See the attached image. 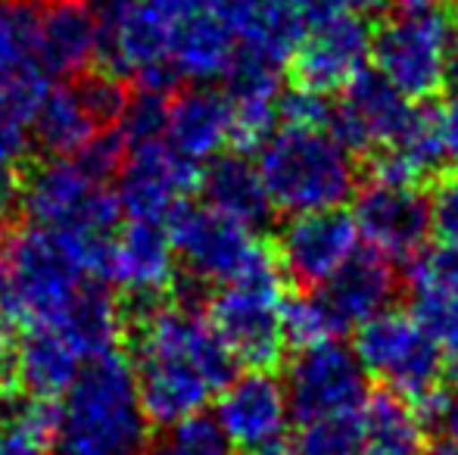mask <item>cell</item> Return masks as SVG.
Returning a JSON list of instances; mask_svg holds the SVG:
<instances>
[{
  "instance_id": "obj_9",
  "label": "cell",
  "mask_w": 458,
  "mask_h": 455,
  "mask_svg": "<svg viewBox=\"0 0 458 455\" xmlns=\"http://www.w3.org/2000/svg\"><path fill=\"white\" fill-rule=\"evenodd\" d=\"M290 418L296 425L327 418L340 412H359L368 400V371L352 350L327 341L296 350L284 377Z\"/></svg>"
},
{
  "instance_id": "obj_23",
  "label": "cell",
  "mask_w": 458,
  "mask_h": 455,
  "mask_svg": "<svg viewBox=\"0 0 458 455\" xmlns=\"http://www.w3.org/2000/svg\"><path fill=\"white\" fill-rule=\"evenodd\" d=\"M85 358L56 324L22 328L16 346V387L41 400H60L79 377Z\"/></svg>"
},
{
  "instance_id": "obj_29",
  "label": "cell",
  "mask_w": 458,
  "mask_h": 455,
  "mask_svg": "<svg viewBox=\"0 0 458 455\" xmlns=\"http://www.w3.org/2000/svg\"><path fill=\"white\" fill-rule=\"evenodd\" d=\"M284 63L259 54L253 47H237L225 69V94L231 104H247V100H277L284 81Z\"/></svg>"
},
{
  "instance_id": "obj_46",
  "label": "cell",
  "mask_w": 458,
  "mask_h": 455,
  "mask_svg": "<svg viewBox=\"0 0 458 455\" xmlns=\"http://www.w3.org/2000/svg\"><path fill=\"white\" fill-rule=\"evenodd\" d=\"M393 6H396V13H424L443 6V0H393Z\"/></svg>"
},
{
  "instance_id": "obj_24",
  "label": "cell",
  "mask_w": 458,
  "mask_h": 455,
  "mask_svg": "<svg viewBox=\"0 0 458 455\" xmlns=\"http://www.w3.org/2000/svg\"><path fill=\"white\" fill-rule=\"evenodd\" d=\"M56 328L69 337L85 362L119 350V343L125 341V312L122 299H115L113 284L97 278L81 281L75 297L56 318Z\"/></svg>"
},
{
  "instance_id": "obj_36",
  "label": "cell",
  "mask_w": 458,
  "mask_h": 455,
  "mask_svg": "<svg viewBox=\"0 0 458 455\" xmlns=\"http://www.w3.org/2000/svg\"><path fill=\"white\" fill-rule=\"evenodd\" d=\"M234 106L231 119V147L237 153H259V147L277 131V100H247Z\"/></svg>"
},
{
  "instance_id": "obj_11",
  "label": "cell",
  "mask_w": 458,
  "mask_h": 455,
  "mask_svg": "<svg viewBox=\"0 0 458 455\" xmlns=\"http://www.w3.org/2000/svg\"><path fill=\"white\" fill-rule=\"evenodd\" d=\"M359 249L356 219L344 209L296 213L277 234L281 272L302 291H318Z\"/></svg>"
},
{
  "instance_id": "obj_48",
  "label": "cell",
  "mask_w": 458,
  "mask_h": 455,
  "mask_svg": "<svg viewBox=\"0 0 458 455\" xmlns=\"http://www.w3.org/2000/svg\"><path fill=\"white\" fill-rule=\"evenodd\" d=\"M421 455H458V450L449 440H440V443H434V446H428V450H421Z\"/></svg>"
},
{
  "instance_id": "obj_19",
  "label": "cell",
  "mask_w": 458,
  "mask_h": 455,
  "mask_svg": "<svg viewBox=\"0 0 458 455\" xmlns=\"http://www.w3.org/2000/svg\"><path fill=\"white\" fill-rule=\"evenodd\" d=\"M231 119L234 106L225 91L206 85L175 91L169 97L163 140L191 163H209L231 144Z\"/></svg>"
},
{
  "instance_id": "obj_25",
  "label": "cell",
  "mask_w": 458,
  "mask_h": 455,
  "mask_svg": "<svg viewBox=\"0 0 458 455\" xmlns=\"http://www.w3.org/2000/svg\"><path fill=\"white\" fill-rule=\"evenodd\" d=\"M234 50L237 47L231 31L212 16L206 4L182 16L172 29L169 60L182 72L184 81L206 85L212 79H222Z\"/></svg>"
},
{
  "instance_id": "obj_42",
  "label": "cell",
  "mask_w": 458,
  "mask_h": 455,
  "mask_svg": "<svg viewBox=\"0 0 458 455\" xmlns=\"http://www.w3.org/2000/svg\"><path fill=\"white\" fill-rule=\"evenodd\" d=\"M443 115V140H446V153L449 159L458 163V91L449 97V104L440 110Z\"/></svg>"
},
{
  "instance_id": "obj_12",
  "label": "cell",
  "mask_w": 458,
  "mask_h": 455,
  "mask_svg": "<svg viewBox=\"0 0 458 455\" xmlns=\"http://www.w3.org/2000/svg\"><path fill=\"white\" fill-rule=\"evenodd\" d=\"M371 35L365 16L337 13L309 25L300 47L290 56V79L302 91H344L371 56Z\"/></svg>"
},
{
  "instance_id": "obj_20",
  "label": "cell",
  "mask_w": 458,
  "mask_h": 455,
  "mask_svg": "<svg viewBox=\"0 0 458 455\" xmlns=\"http://www.w3.org/2000/svg\"><path fill=\"white\" fill-rule=\"evenodd\" d=\"M206 6L241 47L268 54L284 66L309 29L293 0H206Z\"/></svg>"
},
{
  "instance_id": "obj_30",
  "label": "cell",
  "mask_w": 458,
  "mask_h": 455,
  "mask_svg": "<svg viewBox=\"0 0 458 455\" xmlns=\"http://www.w3.org/2000/svg\"><path fill=\"white\" fill-rule=\"evenodd\" d=\"M411 318L443 352L458 346V281L411 287Z\"/></svg>"
},
{
  "instance_id": "obj_27",
  "label": "cell",
  "mask_w": 458,
  "mask_h": 455,
  "mask_svg": "<svg viewBox=\"0 0 458 455\" xmlns=\"http://www.w3.org/2000/svg\"><path fill=\"white\" fill-rule=\"evenodd\" d=\"M424 427L409 400L380 387L362 406V455H421Z\"/></svg>"
},
{
  "instance_id": "obj_3",
  "label": "cell",
  "mask_w": 458,
  "mask_h": 455,
  "mask_svg": "<svg viewBox=\"0 0 458 455\" xmlns=\"http://www.w3.org/2000/svg\"><path fill=\"white\" fill-rule=\"evenodd\" d=\"M262 184L281 213L340 209L356 194V156L325 128L281 125L259 147Z\"/></svg>"
},
{
  "instance_id": "obj_32",
  "label": "cell",
  "mask_w": 458,
  "mask_h": 455,
  "mask_svg": "<svg viewBox=\"0 0 458 455\" xmlns=\"http://www.w3.org/2000/svg\"><path fill=\"white\" fill-rule=\"evenodd\" d=\"M35 10L38 0H0V85L35 66L31 60Z\"/></svg>"
},
{
  "instance_id": "obj_49",
  "label": "cell",
  "mask_w": 458,
  "mask_h": 455,
  "mask_svg": "<svg viewBox=\"0 0 458 455\" xmlns=\"http://www.w3.org/2000/svg\"><path fill=\"white\" fill-rule=\"evenodd\" d=\"M4 219H6V209H0V237H4Z\"/></svg>"
},
{
  "instance_id": "obj_31",
  "label": "cell",
  "mask_w": 458,
  "mask_h": 455,
  "mask_svg": "<svg viewBox=\"0 0 458 455\" xmlns=\"http://www.w3.org/2000/svg\"><path fill=\"white\" fill-rule=\"evenodd\" d=\"M144 455H234V446L228 443L216 418L199 412L169 427H159Z\"/></svg>"
},
{
  "instance_id": "obj_5",
  "label": "cell",
  "mask_w": 458,
  "mask_h": 455,
  "mask_svg": "<svg viewBox=\"0 0 458 455\" xmlns=\"http://www.w3.org/2000/svg\"><path fill=\"white\" fill-rule=\"evenodd\" d=\"M284 299H287V287H284L281 262L268 249L247 272L218 287L206 306V316L237 362L275 371L287 350L281 331Z\"/></svg>"
},
{
  "instance_id": "obj_28",
  "label": "cell",
  "mask_w": 458,
  "mask_h": 455,
  "mask_svg": "<svg viewBox=\"0 0 458 455\" xmlns=\"http://www.w3.org/2000/svg\"><path fill=\"white\" fill-rule=\"evenodd\" d=\"M281 331H284V343L287 346H293V350H309V346L340 341V334H344L346 328L321 293L306 291V293H296V297L284 299Z\"/></svg>"
},
{
  "instance_id": "obj_41",
  "label": "cell",
  "mask_w": 458,
  "mask_h": 455,
  "mask_svg": "<svg viewBox=\"0 0 458 455\" xmlns=\"http://www.w3.org/2000/svg\"><path fill=\"white\" fill-rule=\"evenodd\" d=\"M16 346H19L16 324L0 316V390L16 387Z\"/></svg>"
},
{
  "instance_id": "obj_21",
  "label": "cell",
  "mask_w": 458,
  "mask_h": 455,
  "mask_svg": "<svg viewBox=\"0 0 458 455\" xmlns=\"http://www.w3.org/2000/svg\"><path fill=\"white\" fill-rule=\"evenodd\" d=\"M396 287L399 274L393 268V259H386L377 249L365 247L356 249L344 262V268L318 293L337 312L344 328H352V324H362L377 316V312H384L393 303V297H396Z\"/></svg>"
},
{
  "instance_id": "obj_26",
  "label": "cell",
  "mask_w": 458,
  "mask_h": 455,
  "mask_svg": "<svg viewBox=\"0 0 458 455\" xmlns=\"http://www.w3.org/2000/svg\"><path fill=\"white\" fill-rule=\"evenodd\" d=\"M29 131L47 156H75L103 128L85 110L75 85H47Z\"/></svg>"
},
{
  "instance_id": "obj_40",
  "label": "cell",
  "mask_w": 458,
  "mask_h": 455,
  "mask_svg": "<svg viewBox=\"0 0 458 455\" xmlns=\"http://www.w3.org/2000/svg\"><path fill=\"white\" fill-rule=\"evenodd\" d=\"M0 455H47V440L22 425H0Z\"/></svg>"
},
{
  "instance_id": "obj_4",
  "label": "cell",
  "mask_w": 458,
  "mask_h": 455,
  "mask_svg": "<svg viewBox=\"0 0 458 455\" xmlns=\"http://www.w3.org/2000/svg\"><path fill=\"white\" fill-rule=\"evenodd\" d=\"M85 278L72 249L50 231L25 225L0 237V316L16 328L56 324Z\"/></svg>"
},
{
  "instance_id": "obj_44",
  "label": "cell",
  "mask_w": 458,
  "mask_h": 455,
  "mask_svg": "<svg viewBox=\"0 0 458 455\" xmlns=\"http://www.w3.org/2000/svg\"><path fill=\"white\" fill-rule=\"evenodd\" d=\"M440 381L446 383V387L458 390V346H455V350H446V352H443Z\"/></svg>"
},
{
  "instance_id": "obj_35",
  "label": "cell",
  "mask_w": 458,
  "mask_h": 455,
  "mask_svg": "<svg viewBox=\"0 0 458 455\" xmlns=\"http://www.w3.org/2000/svg\"><path fill=\"white\" fill-rule=\"evenodd\" d=\"M165 119H169V97L138 91L131 94L122 119L115 122V131L122 134L125 147L150 144V140L165 138Z\"/></svg>"
},
{
  "instance_id": "obj_18",
  "label": "cell",
  "mask_w": 458,
  "mask_h": 455,
  "mask_svg": "<svg viewBox=\"0 0 458 455\" xmlns=\"http://www.w3.org/2000/svg\"><path fill=\"white\" fill-rule=\"evenodd\" d=\"M446 140H443V115L434 104H415L403 131L386 147L371 153V181L377 184H418L446 165Z\"/></svg>"
},
{
  "instance_id": "obj_14",
  "label": "cell",
  "mask_w": 458,
  "mask_h": 455,
  "mask_svg": "<svg viewBox=\"0 0 458 455\" xmlns=\"http://www.w3.org/2000/svg\"><path fill=\"white\" fill-rule=\"evenodd\" d=\"M352 219H356L359 237L368 247L384 253L393 262H409L428 243L430 231H434L430 200L418 184L371 181L356 197Z\"/></svg>"
},
{
  "instance_id": "obj_10",
  "label": "cell",
  "mask_w": 458,
  "mask_h": 455,
  "mask_svg": "<svg viewBox=\"0 0 458 455\" xmlns=\"http://www.w3.org/2000/svg\"><path fill=\"white\" fill-rule=\"evenodd\" d=\"M203 165L178 156L165 140L128 147L119 169V197L122 215L140 222H163L187 200L191 190L199 184Z\"/></svg>"
},
{
  "instance_id": "obj_39",
  "label": "cell",
  "mask_w": 458,
  "mask_h": 455,
  "mask_svg": "<svg viewBox=\"0 0 458 455\" xmlns=\"http://www.w3.org/2000/svg\"><path fill=\"white\" fill-rule=\"evenodd\" d=\"M300 16L306 19V25H315L327 16L337 13H359V16H371V13H384L386 6H393V0H293Z\"/></svg>"
},
{
  "instance_id": "obj_37",
  "label": "cell",
  "mask_w": 458,
  "mask_h": 455,
  "mask_svg": "<svg viewBox=\"0 0 458 455\" xmlns=\"http://www.w3.org/2000/svg\"><path fill=\"white\" fill-rule=\"evenodd\" d=\"M331 100L327 94L302 91L293 88L290 94L277 97V115L284 119V125H300V128H325L331 119Z\"/></svg>"
},
{
  "instance_id": "obj_2",
  "label": "cell",
  "mask_w": 458,
  "mask_h": 455,
  "mask_svg": "<svg viewBox=\"0 0 458 455\" xmlns=\"http://www.w3.org/2000/svg\"><path fill=\"white\" fill-rule=\"evenodd\" d=\"M150 418L140 406L131 358L119 350L81 365L56 400L47 455H144Z\"/></svg>"
},
{
  "instance_id": "obj_13",
  "label": "cell",
  "mask_w": 458,
  "mask_h": 455,
  "mask_svg": "<svg viewBox=\"0 0 458 455\" xmlns=\"http://www.w3.org/2000/svg\"><path fill=\"white\" fill-rule=\"evenodd\" d=\"M415 100H409L396 85L384 79L377 69H362L344 88L340 104L331 106L325 131L346 147L352 156L386 147L409 122Z\"/></svg>"
},
{
  "instance_id": "obj_33",
  "label": "cell",
  "mask_w": 458,
  "mask_h": 455,
  "mask_svg": "<svg viewBox=\"0 0 458 455\" xmlns=\"http://www.w3.org/2000/svg\"><path fill=\"white\" fill-rule=\"evenodd\" d=\"M293 450L296 455H362V409L300 425Z\"/></svg>"
},
{
  "instance_id": "obj_38",
  "label": "cell",
  "mask_w": 458,
  "mask_h": 455,
  "mask_svg": "<svg viewBox=\"0 0 458 455\" xmlns=\"http://www.w3.org/2000/svg\"><path fill=\"white\" fill-rule=\"evenodd\" d=\"M430 219H434V234L440 237V243L458 249V172H446L434 184Z\"/></svg>"
},
{
  "instance_id": "obj_17",
  "label": "cell",
  "mask_w": 458,
  "mask_h": 455,
  "mask_svg": "<svg viewBox=\"0 0 458 455\" xmlns=\"http://www.w3.org/2000/svg\"><path fill=\"white\" fill-rule=\"evenodd\" d=\"M175 259L163 222L131 219L113 240L106 284L122 287L128 299H165L178 281Z\"/></svg>"
},
{
  "instance_id": "obj_16",
  "label": "cell",
  "mask_w": 458,
  "mask_h": 455,
  "mask_svg": "<svg viewBox=\"0 0 458 455\" xmlns=\"http://www.w3.org/2000/svg\"><path fill=\"white\" fill-rule=\"evenodd\" d=\"M216 421L234 452L250 455L272 440H281L290 421L287 390L275 371L250 368L218 393Z\"/></svg>"
},
{
  "instance_id": "obj_22",
  "label": "cell",
  "mask_w": 458,
  "mask_h": 455,
  "mask_svg": "<svg viewBox=\"0 0 458 455\" xmlns=\"http://www.w3.org/2000/svg\"><path fill=\"white\" fill-rule=\"evenodd\" d=\"M199 190L206 197V206L231 215L241 225L259 231L272 222V200L262 184L256 163H250L247 153H218L199 169Z\"/></svg>"
},
{
  "instance_id": "obj_43",
  "label": "cell",
  "mask_w": 458,
  "mask_h": 455,
  "mask_svg": "<svg viewBox=\"0 0 458 455\" xmlns=\"http://www.w3.org/2000/svg\"><path fill=\"white\" fill-rule=\"evenodd\" d=\"M446 85L458 91V19L453 25V35H449V47H446Z\"/></svg>"
},
{
  "instance_id": "obj_1",
  "label": "cell",
  "mask_w": 458,
  "mask_h": 455,
  "mask_svg": "<svg viewBox=\"0 0 458 455\" xmlns=\"http://www.w3.org/2000/svg\"><path fill=\"white\" fill-rule=\"evenodd\" d=\"M125 341L150 425L169 427L199 415L237 377V358L203 306L172 299L122 303Z\"/></svg>"
},
{
  "instance_id": "obj_34",
  "label": "cell",
  "mask_w": 458,
  "mask_h": 455,
  "mask_svg": "<svg viewBox=\"0 0 458 455\" xmlns=\"http://www.w3.org/2000/svg\"><path fill=\"white\" fill-rule=\"evenodd\" d=\"M72 85H75V91H79L85 110L91 113V119L100 128H113L115 122L122 119V113H125L128 100H131V88H128L125 75L109 72V69H103V66L88 69Z\"/></svg>"
},
{
  "instance_id": "obj_7",
  "label": "cell",
  "mask_w": 458,
  "mask_h": 455,
  "mask_svg": "<svg viewBox=\"0 0 458 455\" xmlns=\"http://www.w3.org/2000/svg\"><path fill=\"white\" fill-rule=\"evenodd\" d=\"M165 231L193 284H228L268 253L253 228L187 200L165 219Z\"/></svg>"
},
{
  "instance_id": "obj_6",
  "label": "cell",
  "mask_w": 458,
  "mask_h": 455,
  "mask_svg": "<svg viewBox=\"0 0 458 455\" xmlns=\"http://www.w3.org/2000/svg\"><path fill=\"white\" fill-rule=\"evenodd\" d=\"M455 16L446 6L424 13H396L371 35L377 72L409 100H434L446 85V47Z\"/></svg>"
},
{
  "instance_id": "obj_8",
  "label": "cell",
  "mask_w": 458,
  "mask_h": 455,
  "mask_svg": "<svg viewBox=\"0 0 458 455\" xmlns=\"http://www.w3.org/2000/svg\"><path fill=\"white\" fill-rule=\"evenodd\" d=\"M352 352L368 375L405 400L440 383L443 350L424 334L409 312L384 309L362 322Z\"/></svg>"
},
{
  "instance_id": "obj_47",
  "label": "cell",
  "mask_w": 458,
  "mask_h": 455,
  "mask_svg": "<svg viewBox=\"0 0 458 455\" xmlns=\"http://www.w3.org/2000/svg\"><path fill=\"white\" fill-rule=\"evenodd\" d=\"M250 455H296V450H293V440L281 437V440H272V443H266L262 450H256Z\"/></svg>"
},
{
  "instance_id": "obj_50",
  "label": "cell",
  "mask_w": 458,
  "mask_h": 455,
  "mask_svg": "<svg viewBox=\"0 0 458 455\" xmlns=\"http://www.w3.org/2000/svg\"><path fill=\"white\" fill-rule=\"evenodd\" d=\"M453 4H458V0H453Z\"/></svg>"
},
{
  "instance_id": "obj_15",
  "label": "cell",
  "mask_w": 458,
  "mask_h": 455,
  "mask_svg": "<svg viewBox=\"0 0 458 455\" xmlns=\"http://www.w3.org/2000/svg\"><path fill=\"white\" fill-rule=\"evenodd\" d=\"M100 29L91 0H38L31 60L47 81L79 79L97 66Z\"/></svg>"
},
{
  "instance_id": "obj_45",
  "label": "cell",
  "mask_w": 458,
  "mask_h": 455,
  "mask_svg": "<svg viewBox=\"0 0 458 455\" xmlns=\"http://www.w3.org/2000/svg\"><path fill=\"white\" fill-rule=\"evenodd\" d=\"M440 431H446V440L458 450V396H455V400H449L446 418H443V427H440Z\"/></svg>"
}]
</instances>
